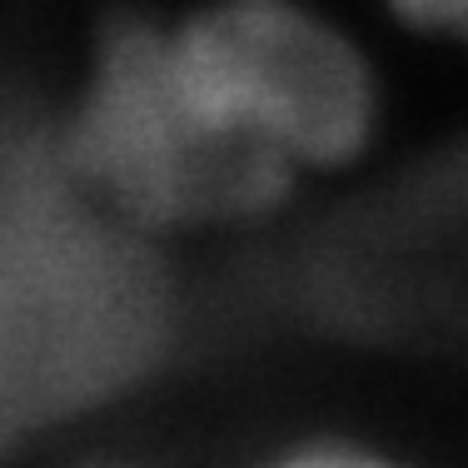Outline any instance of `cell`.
Instances as JSON below:
<instances>
[{"instance_id": "1", "label": "cell", "mask_w": 468, "mask_h": 468, "mask_svg": "<svg viewBox=\"0 0 468 468\" xmlns=\"http://www.w3.org/2000/svg\"><path fill=\"white\" fill-rule=\"evenodd\" d=\"M180 339L165 239L100 205L55 110L0 80V459L140 394Z\"/></svg>"}, {"instance_id": "2", "label": "cell", "mask_w": 468, "mask_h": 468, "mask_svg": "<svg viewBox=\"0 0 468 468\" xmlns=\"http://www.w3.org/2000/svg\"><path fill=\"white\" fill-rule=\"evenodd\" d=\"M55 125L80 185L154 239L260 225L304 185L195 95L170 20L110 16Z\"/></svg>"}, {"instance_id": "3", "label": "cell", "mask_w": 468, "mask_h": 468, "mask_svg": "<svg viewBox=\"0 0 468 468\" xmlns=\"http://www.w3.org/2000/svg\"><path fill=\"white\" fill-rule=\"evenodd\" d=\"M170 40L195 95L299 180L359 165L384 130L369 46L314 0H205Z\"/></svg>"}, {"instance_id": "4", "label": "cell", "mask_w": 468, "mask_h": 468, "mask_svg": "<svg viewBox=\"0 0 468 468\" xmlns=\"http://www.w3.org/2000/svg\"><path fill=\"white\" fill-rule=\"evenodd\" d=\"M254 468H419V463L378 439L329 429V433H299V439L280 443Z\"/></svg>"}, {"instance_id": "5", "label": "cell", "mask_w": 468, "mask_h": 468, "mask_svg": "<svg viewBox=\"0 0 468 468\" xmlns=\"http://www.w3.org/2000/svg\"><path fill=\"white\" fill-rule=\"evenodd\" d=\"M404 30L468 55V0H378Z\"/></svg>"}, {"instance_id": "6", "label": "cell", "mask_w": 468, "mask_h": 468, "mask_svg": "<svg viewBox=\"0 0 468 468\" xmlns=\"http://www.w3.org/2000/svg\"><path fill=\"white\" fill-rule=\"evenodd\" d=\"M105 468H130V463H105Z\"/></svg>"}, {"instance_id": "7", "label": "cell", "mask_w": 468, "mask_h": 468, "mask_svg": "<svg viewBox=\"0 0 468 468\" xmlns=\"http://www.w3.org/2000/svg\"><path fill=\"white\" fill-rule=\"evenodd\" d=\"M463 250H468V234H463Z\"/></svg>"}]
</instances>
